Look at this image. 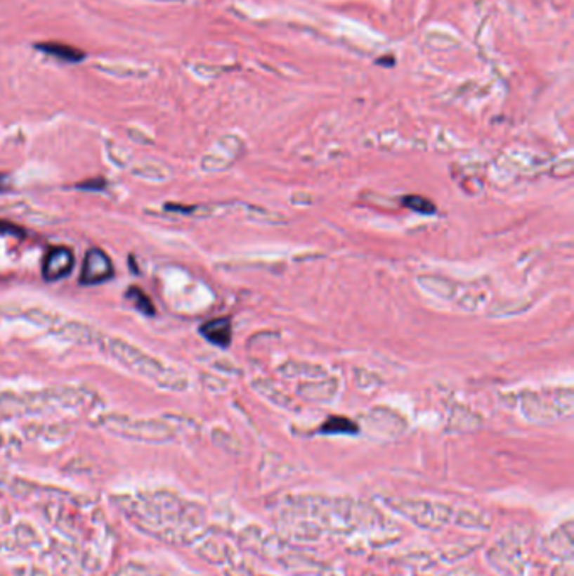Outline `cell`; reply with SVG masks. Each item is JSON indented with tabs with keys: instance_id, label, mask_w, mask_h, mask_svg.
Segmentation results:
<instances>
[{
	"instance_id": "1",
	"label": "cell",
	"mask_w": 574,
	"mask_h": 576,
	"mask_svg": "<svg viewBox=\"0 0 574 576\" xmlns=\"http://www.w3.org/2000/svg\"><path fill=\"white\" fill-rule=\"evenodd\" d=\"M106 349L112 354L115 359H118L126 368H130L140 376L154 379L160 386L169 388V390H184L187 386V379L181 374L172 373V371L160 364L154 357L143 354L140 349H135L133 345L120 339L106 340Z\"/></svg>"
},
{
	"instance_id": "2",
	"label": "cell",
	"mask_w": 574,
	"mask_h": 576,
	"mask_svg": "<svg viewBox=\"0 0 574 576\" xmlns=\"http://www.w3.org/2000/svg\"><path fill=\"white\" fill-rule=\"evenodd\" d=\"M113 276V263L110 256L100 248L88 250L83 262L81 283L83 285H98L110 280Z\"/></svg>"
},
{
	"instance_id": "3",
	"label": "cell",
	"mask_w": 574,
	"mask_h": 576,
	"mask_svg": "<svg viewBox=\"0 0 574 576\" xmlns=\"http://www.w3.org/2000/svg\"><path fill=\"white\" fill-rule=\"evenodd\" d=\"M74 267V255L73 251L66 246H58L53 248L46 255L44 263H42V275L48 281H56L70 275Z\"/></svg>"
},
{
	"instance_id": "4",
	"label": "cell",
	"mask_w": 574,
	"mask_h": 576,
	"mask_svg": "<svg viewBox=\"0 0 574 576\" xmlns=\"http://www.w3.org/2000/svg\"><path fill=\"white\" fill-rule=\"evenodd\" d=\"M36 49H39L41 53L48 54V56H53L59 59V61L65 63H81L84 58H86V53L83 49L74 48V46L70 44H63V42L56 41H49V42H37Z\"/></svg>"
},
{
	"instance_id": "5",
	"label": "cell",
	"mask_w": 574,
	"mask_h": 576,
	"mask_svg": "<svg viewBox=\"0 0 574 576\" xmlns=\"http://www.w3.org/2000/svg\"><path fill=\"white\" fill-rule=\"evenodd\" d=\"M201 334L209 340L211 344L219 345V347H228L231 343V320L229 319H214L206 322L201 327Z\"/></svg>"
},
{
	"instance_id": "6",
	"label": "cell",
	"mask_w": 574,
	"mask_h": 576,
	"mask_svg": "<svg viewBox=\"0 0 574 576\" xmlns=\"http://www.w3.org/2000/svg\"><path fill=\"white\" fill-rule=\"evenodd\" d=\"M58 334L66 337V339L78 340V343H91V340L96 339V334L91 331V327L81 326V324L78 322L66 324L65 327L59 328Z\"/></svg>"
},
{
	"instance_id": "7",
	"label": "cell",
	"mask_w": 574,
	"mask_h": 576,
	"mask_svg": "<svg viewBox=\"0 0 574 576\" xmlns=\"http://www.w3.org/2000/svg\"><path fill=\"white\" fill-rule=\"evenodd\" d=\"M322 433H327V435H337V433H351L354 435L357 433V426L352 423L351 420H347V418H342V416H332L329 420L325 421L324 425H322L320 428Z\"/></svg>"
},
{
	"instance_id": "8",
	"label": "cell",
	"mask_w": 574,
	"mask_h": 576,
	"mask_svg": "<svg viewBox=\"0 0 574 576\" xmlns=\"http://www.w3.org/2000/svg\"><path fill=\"white\" fill-rule=\"evenodd\" d=\"M126 298L133 300V305L137 307V310H140L143 315H147V317H152L155 314L152 300L138 287H130L129 292H126Z\"/></svg>"
},
{
	"instance_id": "9",
	"label": "cell",
	"mask_w": 574,
	"mask_h": 576,
	"mask_svg": "<svg viewBox=\"0 0 574 576\" xmlns=\"http://www.w3.org/2000/svg\"><path fill=\"white\" fill-rule=\"evenodd\" d=\"M405 204L407 207L415 209V211L423 212V215H431V212H435L433 203H429V200L424 198H419V196H410V198L405 199Z\"/></svg>"
},
{
	"instance_id": "10",
	"label": "cell",
	"mask_w": 574,
	"mask_h": 576,
	"mask_svg": "<svg viewBox=\"0 0 574 576\" xmlns=\"http://www.w3.org/2000/svg\"><path fill=\"white\" fill-rule=\"evenodd\" d=\"M4 191H7V181H6V177L0 176V192H4Z\"/></svg>"
}]
</instances>
